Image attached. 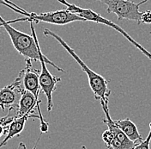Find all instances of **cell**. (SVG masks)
<instances>
[{
    "label": "cell",
    "instance_id": "cell-1",
    "mask_svg": "<svg viewBox=\"0 0 151 149\" xmlns=\"http://www.w3.org/2000/svg\"><path fill=\"white\" fill-rule=\"evenodd\" d=\"M18 22H28V18L20 17L15 20L5 21L0 16V23L3 24L4 28L8 33L9 38L11 40L12 45L14 46L15 49L21 55L26 58V60H40V43L36 36V32L34 27V23L30 22V29L32 32V36H29L26 33L21 32L12 26L11 23H18Z\"/></svg>",
    "mask_w": 151,
    "mask_h": 149
},
{
    "label": "cell",
    "instance_id": "cell-2",
    "mask_svg": "<svg viewBox=\"0 0 151 149\" xmlns=\"http://www.w3.org/2000/svg\"><path fill=\"white\" fill-rule=\"evenodd\" d=\"M43 35L45 36L53 37L62 47L65 49L67 53L75 60L76 62H77V64L81 66L82 70L88 76V84H89L91 91L94 93V98L101 102V106H108L109 97L111 95V90L108 88L109 81L107 79H106L103 76L96 73L92 69H90L88 65H86V63L83 61V60L76 54L75 51L70 47L58 35L55 34L54 32H52L50 29H45L43 32Z\"/></svg>",
    "mask_w": 151,
    "mask_h": 149
},
{
    "label": "cell",
    "instance_id": "cell-3",
    "mask_svg": "<svg viewBox=\"0 0 151 149\" xmlns=\"http://www.w3.org/2000/svg\"><path fill=\"white\" fill-rule=\"evenodd\" d=\"M0 4L7 6L8 8L13 9L16 12L24 15L28 18L29 23L30 22L32 23L43 22V23H47L55 24V25H66L74 22H86L84 19L80 17L76 14L68 10L67 9L36 14V13L27 12L25 9H22L18 5L13 4L9 0H0Z\"/></svg>",
    "mask_w": 151,
    "mask_h": 149
},
{
    "label": "cell",
    "instance_id": "cell-4",
    "mask_svg": "<svg viewBox=\"0 0 151 149\" xmlns=\"http://www.w3.org/2000/svg\"><path fill=\"white\" fill-rule=\"evenodd\" d=\"M60 4H64L65 6H66V9L73 13L76 14L77 16H79L80 17L83 18L85 21H91V22H94V23H101V24H104V25H106L110 28H113L114 30H116L117 32L120 33L124 37L125 39H127L131 43H132L133 46L137 47L139 51H141L142 53L146 56L148 59H150L151 60V53H150L145 47L143 46H142L140 43H138L137 41H136L133 38L125 31L121 27H119V25H117L116 23H113L112 21L108 20V19L105 18L103 17H101L100 14L94 12V10L90 9H83L82 7H79L76 4H70L68 3L66 0H58Z\"/></svg>",
    "mask_w": 151,
    "mask_h": 149
},
{
    "label": "cell",
    "instance_id": "cell-5",
    "mask_svg": "<svg viewBox=\"0 0 151 149\" xmlns=\"http://www.w3.org/2000/svg\"><path fill=\"white\" fill-rule=\"evenodd\" d=\"M105 118L103 122L107 126L108 129L105 131L102 134V140L107 149H134L136 146V142L131 140L122 131L120 130L117 125L114 123L112 119L109 107L104 106L102 107Z\"/></svg>",
    "mask_w": 151,
    "mask_h": 149
},
{
    "label": "cell",
    "instance_id": "cell-6",
    "mask_svg": "<svg viewBox=\"0 0 151 149\" xmlns=\"http://www.w3.org/2000/svg\"><path fill=\"white\" fill-rule=\"evenodd\" d=\"M106 4V12L113 13L117 16L119 21L128 20L135 21L141 24L142 12L139 8L142 4L147 3L149 0H142L140 3H134L129 0H96Z\"/></svg>",
    "mask_w": 151,
    "mask_h": 149
},
{
    "label": "cell",
    "instance_id": "cell-7",
    "mask_svg": "<svg viewBox=\"0 0 151 149\" xmlns=\"http://www.w3.org/2000/svg\"><path fill=\"white\" fill-rule=\"evenodd\" d=\"M39 53H40V62L41 65V71L39 76V82H40V90L43 92V93L46 95L47 100V110L50 112L52 110V94L56 91L57 84L61 80L60 78L53 76L50 73V71L47 69V62H48L51 65H52L53 67H55L58 71L59 72H63L65 73V71L63 70L62 68L57 66L55 64H53L52 61H50L47 57L43 55L40 47L39 48Z\"/></svg>",
    "mask_w": 151,
    "mask_h": 149
},
{
    "label": "cell",
    "instance_id": "cell-8",
    "mask_svg": "<svg viewBox=\"0 0 151 149\" xmlns=\"http://www.w3.org/2000/svg\"><path fill=\"white\" fill-rule=\"evenodd\" d=\"M27 63L24 69H22L18 76L21 78L22 85L25 91H28L29 92L35 95L37 100L39 99V96L40 92V86L39 82V76L40 73V71L37 69H33L32 63L30 60H26Z\"/></svg>",
    "mask_w": 151,
    "mask_h": 149
},
{
    "label": "cell",
    "instance_id": "cell-9",
    "mask_svg": "<svg viewBox=\"0 0 151 149\" xmlns=\"http://www.w3.org/2000/svg\"><path fill=\"white\" fill-rule=\"evenodd\" d=\"M24 91L20 77L17 76L13 83L0 90V108L3 111L5 110V107L9 106V110L17 107V95Z\"/></svg>",
    "mask_w": 151,
    "mask_h": 149
},
{
    "label": "cell",
    "instance_id": "cell-10",
    "mask_svg": "<svg viewBox=\"0 0 151 149\" xmlns=\"http://www.w3.org/2000/svg\"><path fill=\"white\" fill-rule=\"evenodd\" d=\"M29 117H33V118H39L40 116L39 115H35V114H32V115H26L23 116H20V117H16L15 119L12 121V122L9 125L8 128V132L7 134L5 135V138L4 139V140L0 143V148L2 147H4L7 141L9 140L10 139L14 138L15 136H18L19 134L22 132V130L24 129L25 127V123L26 121H28V119Z\"/></svg>",
    "mask_w": 151,
    "mask_h": 149
},
{
    "label": "cell",
    "instance_id": "cell-11",
    "mask_svg": "<svg viewBox=\"0 0 151 149\" xmlns=\"http://www.w3.org/2000/svg\"><path fill=\"white\" fill-rule=\"evenodd\" d=\"M113 121L117 125V127L133 142L137 143L143 140L142 136L137 130L136 124L129 118H125L122 120H113Z\"/></svg>",
    "mask_w": 151,
    "mask_h": 149
},
{
    "label": "cell",
    "instance_id": "cell-12",
    "mask_svg": "<svg viewBox=\"0 0 151 149\" xmlns=\"http://www.w3.org/2000/svg\"><path fill=\"white\" fill-rule=\"evenodd\" d=\"M150 130L149 132V134L146 137V139H143L140 142H137L134 149H150V146L151 141V122L150 123Z\"/></svg>",
    "mask_w": 151,
    "mask_h": 149
},
{
    "label": "cell",
    "instance_id": "cell-13",
    "mask_svg": "<svg viewBox=\"0 0 151 149\" xmlns=\"http://www.w3.org/2000/svg\"><path fill=\"white\" fill-rule=\"evenodd\" d=\"M141 23L151 24V10H147V11L142 12Z\"/></svg>",
    "mask_w": 151,
    "mask_h": 149
},
{
    "label": "cell",
    "instance_id": "cell-14",
    "mask_svg": "<svg viewBox=\"0 0 151 149\" xmlns=\"http://www.w3.org/2000/svg\"><path fill=\"white\" fill-rule=\"evenodd\" d=\"M17 149H27V147H26V145H25L23 142H21V143L19 144L18 148Z\"/></svg>",
    "mask_w": 151,
    "mask_h": 149
},
{
    "label": "cell",
    "instance_id": "cell-15",
    "mask_svg": "<svg viewBox=\"0 0 151 149\" xmlns=\"http://www.w3.org/2000/svg\"><path fill=\"white\" fill-rule=\"evenodd\" d=\"M3 28H4V27H3V24H2V23H0V30H2Z\"/></svg>",
    "mask_w": 151,
    "mask_h": 149
},
{
    "label": "cell",
    "instance_id": "cell-16",
    "mask_svg": "<svg viewBox=\"0 0 151 149\" xmlns=\"http://www.w3.org/2000/svg\"><path fill=\"white\" fill-rule=\"evenodd\" d=\"M82 149H88V148H87L85 146H83V147H82Z\"/></svg>",
    "mask_w": 151,
    "mask_h": 149
}]
</instances>
